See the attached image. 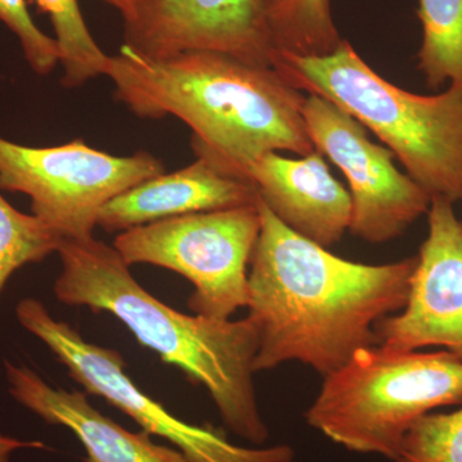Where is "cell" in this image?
I'll use <instances>...</instances> for the list:
<instances>
[{
	"instance_id": "cell-6",
	"label": "cell",
	"mask_w": 462,
	"mask_h": 462,
	"mask_svg": "<svg viewBox=\"0 0 462 462\" xmlns=\"http://www.w3.org/2000/svg\"><path fill=\"white\" fill-rule=\"evenodd\" d=\"M260 230L254 203L142 225L118 234L112 245L130 267L153 264L188 279L194 315L230 320L248 306V266Z\"/></svg>"
},
{
	"instance_id": "cell-22",
	"label": "cell",
	"mask_w": 462,
	"mask_h": 462,
	"mask_svg": "<svg viewBox=\"0 0 462 462\" xmlns=\"http://www.w3.org/2000/svg\"><path fill=\"white\" fill-rule=\"evenodd\" d=\"M108 5L114 7L116 11L120 12L123 16L124 23H130L138 14L139 8L142 7L145 0H102Z\"/></svg>"
},
{
	"instance_id": "cell-5",
	"label": "cell",
	"mask_w": 462,
	"mask_h": 462,
	"mask_svg": "<svg viewBox=\"0 0 462 462\" xmlns=\"http://www.w3.org/2000/svg\"><path fill=\"white\" fill-rule=\"evenodd\" d=\"M454 404H462V363L455 356L375 345L325 376L305 418L348 451L394 462L413 422Z\"/></svg>"
},
{
	"instance_id": "cell-4",
	"label": "cell",
	"mask_w": 462,
	"mask_h": 462,
	"mask_svg": "<svg viewBox=\"0 0 462 462\" xmlns=\"http://www.w3.org/2000/svg\"><path fill=\"white\" fill-rule=\"evenodd\" d=\"M273 69L285 83L322 97L391 148L430 199L462 202V87L419 96L389 83L343 41L328 56L275 51Z\"/></svg>"
},
{
	"instance_id": "cell-18",
	"label": "cell",
	"mask_w": 462,
	"mask_h": 462,
	"mask_svg": "<svg viewBox=\"0 0 462 462\" xmlns=\"http://www.w3.org/2000/svg\"><path fill=\"white\" fill-rule=\"evenodd\" d=\"M62 239L41 218L18 211L0 194V298L17 270L57 254Z\"/></svg>"
},
{
	"instance_id": "cell-9",
	"label": "cell",
	"mask_w": 462,
	"mask_h": 462,
	"mask_svg": "<svg viewBox=\"0 0 462 462\" xmlns=\"http://www.w3.org/2000/svg\"><path fill=\"white\" fill-rule=\"evenodd\" d=\"M314 147L345 173L352 200L348 231L365 242H389L430 211L431 199L394 165V154L367 136L366 127L322 97L302 108Z\"/></svg>"
},
{
	"instance_id": "cell-17",
	"label": "cell",
	"mask_w": 462,
	"mask_h": 462,
	"mask_svg": "<svg viewBox=\"0 0 462 462\" xmlns=\"http://www.w3.org/2000/svg\"><path fill=\"white\" fill-rule=\"evenodd\" d=\"M42 12L51 18L60 47L63 76L60 84L75 89L88 81L106 76L111 56L94 41L79 0H35Z\"/></svg>"
},
{
	"instance_id": "cell-8",
	"label": "cell",
	"mask_w": 462,
	"mask_h": 462,
	"mask_svg": "<svg viewBox=\"0 0 462 462\" xmlns=\"http://www.w3.org/2000/svg\"><path fill=\"white\" fill-rule=\"evenodd\" d=\"M23 329L42 340L62 364L69 378L93 396L126 413L143 430L162 438L190 462H291L287 445L249 448L234 445L223 431L176 418L162 403L144 393L126 374L120 352L89 343L69 322L57 320L42 300L23 298L16 306Z\"/></svg>"
},
{
	"instance_id": "cell-21",
	"label": "cell",
	"mask_w": 462,
	"mask_h": 462,
	"mask_svg": "<svg viewBox=\"0 0 462 462\" xmlns=\"http://www.w3.org/2000/svg\"><path fill=\"white\" fill-rule=\"evenodd\" d=\"M21 448H45L42 442H26L16 438L3 436L0 434V462H9L11 456Z\"/></svg>"
},
{
	"instance_id": "cell-15",
	"label": "cell",
	"mask_w": 462,
	"mask_h": 462,
	"mask_svg": "<svg viewBox=\"0 0 462 462\" xmlns=\"http://www.w3.org/2000/svg\"><path fill=\"white\" fill-rule=\"evenodd\" d=\"M263 5L275 51L321 57L343 42L330 0H263Z\"/></svg>"
},
{
	"instance_id": "cell-3",
	"label": "cell",
	"mask_w": 462,
	"mask_h": 462,
	"mask_svg": "<svg viewBox=\"0 0 462 462\" xmlns=\"http://www.w3.org/2000/svg\"><path fill=\"white\" fill-rule=\"evenodd\" d=\"M57 254L62 264L53 288L58 302L115 316L143 346L206 388L227 430L258 447L269 439L254 387L256 322L176 311L136 282L114 245L94 236L62 239Z\"/></svg>"
},
{
	"instance_id": "cell-11",
	"label": "cell",
	"mask_w": 462,
	"mask_h": 462,
	"mask_svg": "<svg viewBox=\"0 0 462 462\" xmlns=\"http://www.w3.org/2000/svg\"><path fill=\"white\" fill-rule=\"evenodd\" d=\"M124 39L153 60L208 51L273 67L275 54L263 0H145Z\"/></svg>"
},
{
	"instance_id": "cell-13",
	"label": "cell",
	"mask_w": 462,
	"mask_h": 462,
	"mask_svg": "<svg viewBox=\"0 0 462 462\" xmlns=\"http://www.w3.org/2000/svg\"><path fill=\"white\" fill-rule=\"evenodd\" d=\"M5 372L9 394L47 424L71 430L88 462H190L179 449L154 443L147 431L134 433L103 415L87 392L51 387L33 370L9 361Z\"/></svg>"
},
{
	"instance_id": "cell-10",
	"label": "cell",
	"mask_w": 462,
	"mask_h": 462,
	"mask_svg": "<svg viewBox=\"0 0 462 462\" xmlns=\"http://www.w3.org/2000/svg\"><path fill=\"white\" fill-rule=\"evenodd\" d=\"M428 225L406 306L378 322L376 336L398 351L442 346L462 363V221L454 203L431 199Z\"/></svg>"
},
{
	"instance_id": "cell-12",
	"label": "cell",
	"mask_w": 462,
	"mask_h": 462,
	"mask_svg": "<svg viewBox=\"0 0 462 462\" xmlns=\"http://www.w3.org/2000/svg\"><path fill=\"white\" fill-rule=\"evenodd\" d=\"M245 179L276 218L303 238L330 249L348 231L351 196L318 151L297 160L270 152L248 167Z\"/></svg>"
},
{
	"instance_id": "cell-1",
	"label": "cell",
	"mask_w": 462,
	"mask_h": 462,
	"mask_svg": "<svg viewBox=\"0 0 462 462\" xmlns=\"http://www.w3.org/2000/svg\"><path fill=\"white\" fill-rule=\"evenodd\" d=\"M261 230L248 273V318L260 346L254 370L300 363L320 375L365 346L376 324L406 306L418 256L366 264L345 260L282 223L257 193Z\"/></svg>"
},
{
	"instance_id": "cell-14",
	"label": "cell",
	"mask_w": 462,
	"mask_h": 462,
	"mask_svg": "<svg viewBox=\"0 0 462 462\" xmlns=\"http://www.w3.org/2000/svg\"><path fill=\"white\" fill-rule=\"evenodd\" d=\"M256 199L254 184L197 157L184 169L160 173L118 194L102 207L97 226L123 233L179 216L254 205Z\"/></svg>"
},
{
	"instance_id": "cell-20",
	"label": "cell",
	"mask_w": 462,
	"mask_h": 462,
	"mask_svg": "<svg viewBox=\"0 0 462 462\" xmlns=\"http://www.w3.org/2000/svg\"><path fill=\"white\" fill-rule=\"evenodd\" d=\"M0 21L17 36L23 56L35 74L48 75L56 69L60 60V47L56 39L33 23L26 0H0Z\"/></svg>"
},
{
	"instance_id": "cell-2",
	"label": "cell",
	"mask_w": 462,
	"mask_h": 462,
	"mask_svg": "<svg viewBox=\"0 0 462 462\" xmlns=\"http://www.w3.org/2000/svg\"><path fill=\"white\" fill-rule=\"evenodd\" d=\"M106 76L130 112L184 121L197 157L243 180L270 152L300 157L316 151L302 114L306 97L273 67L208 51L153 60L124 44Z\"/></svg>"
},
{
	"instance_id": "cell-19",
	"label": "cell",
	"mask_w": 462,
	"mask_h": 462,
	"mask_svg": "<svg viewBox=\"0 0 462 462\" xmlns=\"http://www.w3.org/2000/svg\"><path fill=\"white\" fill-rule=\"evenodd\" d=\"M394 462H462V407L430 412L413 422Z\"/></svg>"
},
{
	"instance_id": "cell-7",
	"label": "cell",
	"mask_w": 462,
	"mask_h": 462,
	"mask_svg": "<svg viewBox=\"0 0 462 462\" xmlns=\"http://www.w3.org/2000/svg\"><path fill=\"white\" fill-rule=\"evenodd\" d=\"M163 172L148 152L114 156L81 139L35 148L0 135V190L29 197L32 215L63 239L90 238L106 203Z\"/></svg>"
},
{
	"instance_id": "cell-16",
	"label": "cell",
	"mask_w": 462,
	"mask_h": 462,
	"mask_svg": "<svg viewBox=\"0 0 462 462\" xmlns=\"http://www.w3.org/2000/svg\"><path fill=\"white\" fill-rule=\"evenodd\" d=\"M422 27L418 69L430 89L462 87V0H419Z\"/></svg>"
}]
</instances>
